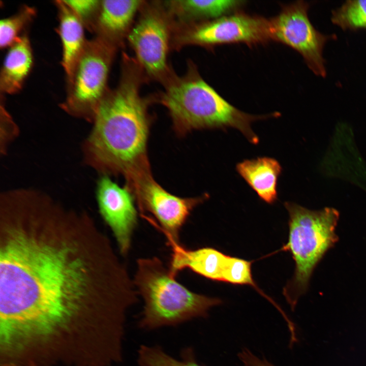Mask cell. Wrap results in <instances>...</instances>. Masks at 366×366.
Here are the masks:
<instances>
[{
    "instance_id": "17",
    "label": "cell",
    "mask_w": 366,
    "mask_h": 366,
    "mask_svg": "<svg viewBox=\"0 0 366 366\" xmlns=\"http://www.w3.org/2000/svg\"><path fill=\"white\" fill-rule=\"evenodd\" d=\"M245 1L237 0H178L165 2L170 13L182 21L215 19L235 13Z\"/></svg>"
},
{
    "instance_id": "12",
    "label": "cell",
    "mask_w": 366,
    "mask_h": 366,
    "mask_svg": "<svg viewBox=\"0 0 366 366\" xmlns=\"http://www.w3.org/2000/svg\"><path fill=\"white\" fill-rule=\"evenodd\" d=\"M172 254L169 270L174 277L188 269L209 280L222 282V272L227 255L210 247L195 250L185 248L179 242L167 239Z\"/></svg>"
},
{
    "instance_id": "13",
    "label": "cell",
    "mask_w": 366,
    "mask_h": 366,
    "mask_svg": "<svg viewBox=\"0 0 366 366\" xmlns=\"http://www.w3.org/2000/svg\"><path fill=\"white\" fill-rule=\"evenodd\" d=\"M142 3L136 0L101 1L93 33L118 46Z\"/></svg>"
},
{
    "instance_id": "16",
    "label": "cell",
    "mask_w": 366,
    "mask_h": 366,
    "mask_svg": "<svg viewBox=\"0 0 366 366\" xmlns=\"http://www.w3.org/2000/svg\"><path fill=\"white\" fill-rule=\"evenodd\" d=\"M57 8L63 54L62 65L66 78L69 77L81 55L87 40L84 25L64 0L54 1Z\"/></svg>"
},
{
    "instance_id": "9",
    "label": "cell",
    "mask_w": 366,
    "mask_h": 366,
    "mask_svg": "<svg viewBox=\"0 0 366 366\" xmlns=\"http://www.w3.org/2000/svg\"><path fill=\"white\" fill-rule=\"evenodd\" d=\"M141 212L147 211L159 223L167 239L179 242V232L193 209L208 197L181 198L170 194L153 178L151 174L137 182L131 189Z\"/></svg>"
},
{
    "instance_id": "22",
    "label": "cell",
    "mask_w": 366,
    "mask_h": 366,
    "mask_svg": "<svg viewBox=\"0 0 366 366\" xmlns=\"http://www.w3.org/2000/svg\"><path fill=\"white\" fill-rule=\"evenodd\" d=\"M64 1L80 20L85 28L93 33L100 10L101 1Z\"/></svg>"
},
{
    "instance_id": "1",
    "label": "cell",
    "mask_w": 366,
    "mask_h": 366,
    "mask_svg": "<svg viewBox=\"0 0 366 366\" xmlns=\"http://www.w3.org/2000/svg\"><path fill=\"white\" fill-rule=\"evenodd\" d=\"M0 209L1 348L45 366L78 365L113 349L138 292L92 216L40 191Z\"/></svg>"
},
{
    "instance_id": "20",
    "label": "cell",
    "mask_w": 366,
    "mask_h": 366,
    "mask_svg": "<svg viewBox=\"0 0 366 366\" xmlns=\"http://www.w3.org/2000/svg\"><path fill=\"white\" fill-rule=\"evenodd\" d=\"M332 23L344 30L366 29V0H349L332 12Z\"/></svg>"
},
{
    "instance_id": "11",
    "label": "cell",
    "mask_w": 366,
    "mask_h": 366,
    "mask_svg": "<svg viewBox=\"0 0 366 366\" xmlns=\"http://www.w3.org/2000/svg\"><path fill=\"white\" fill-rule=\"evenodd\" d=\"M96 197L102 218L113 233L120 253L126 255L138 224L133 193L127 186L121 187L109 176L102 175L97 182Z\"/></svg>"
},
{
    "instance_id": "15",
    "label": "cell",
    "mask_w": 366,
    "mask_h": 366,
    "mask_svg": "<svg viewBox=\"0 0 366 366\" xmlns=\"http://www.w3.org/2000/svg\"><path fill=\"white\" fill-rule=\"evenodd\" d=\"M0 73L1 94L21 89L33 65V54L27 33L9 47Z\"/></svg>"
},
{
    "instance_id": "19",
    "label": "cell",
    "mask_w": 366,
    "mask_h": 366,
    "mask_svg": "<svg viewBox=\"0 0 366 366\" xmlns=\"http://www.w3.org/2000/svg\"><path fill=\"white\" fill-rule=\"evenodd\" d=\"M36 15V9L28 5L22 6L12 16L0 21V46L2 49L10 47L24 34Z\"/></svg>"
},
{
    "instance_id": "6",
    "label": "cell",
    "mask_w": 366,
    "mask_h": 366,
    "mask_svg": "<svg viewBox=\"0 0 366 366\" xmlns=\"http://www.w3.org/2000/svg\"><path fill=\"white\" fill-rule=\"evenodd\" d=\"M116 45L96 36L87 40L70 76L61 108L68 114L93 123L108 90L107 80Z\"/></svg>"
},
{
    "instance_id": "10",
    "label": "cell",
    "mask_w": 366,
    "mask_h": 366,
    "mask_svg": "<svg viewBox=\"0 0 366 366\" xmlns=\"http://www.w3.org/2000/svg\"><path fill=\"white\" fill-rule=\"evenodd\" d=\"M128 37L141 68L154 77L165 75L169 25L164 13L155 8L145 10Z\"/></svg>"
},
{
    "instance_id": "2",
    "label": "cell",
    "mask_w": 366,
    "mask_h": 366,
    "mask_svg": "<svg viewBox=\"0 0 366 366\" xmlns=\"http://www.w3.org/2000/svg\"><path fill=\"white\" fill-rule=\"evenodd\" d=\"M124 65L120 80L101 102L82 146L85 164L103 175H123L130 186L149 174V118L136 65Z\"/></svg>"
},
{
    "instance_id": "7",
    "label": "cell",
    "mask_w": 366,
    "mask_h": 366,
    "mask_svg": "<svg viewBox=\"0 0 366 366\" xmlns=\"http://www.w3.org/2000/svg\"><path fill=\"white\" fill-rule=\"evenodd\" d=\"M309 8L303 1L284 6L278 15L270 19L272 40L295 50L315 74L324 77V47L336 36L323 34L314 27L308 16Z\"/></svg>"
},
{
    "instance_id": "8",
    "label": "cell",
    "mask_w": 366,
    "mask_h": 366,
    "mask_svg": "<svg viewBox=\"0 0 366 366\" xmlns=\"http://www.w3.org/2000/svg\"><path fill=\"white\" fill-rule=\"evenodd\" d=\"M270 40V19L237 12L192 24L177 39L179 45L207 47L236 43L253 45Z\"/></svg>"
},
{
    "instance_id": "4",
    "label": "cell",
    "mask_w": 366,
    "mask_h": 366,
    "mask_svg": "<svg viewBox=\"0 0 366 366\" xmlns=\"http://www.w3.org/2000/svg\"><path fill=\"white\" fill-rule=\"evenodd\" d=\"M133 282L144 301L138 322L142 329L175 326L207 317L212 307L222 302L218 298L195 293L178 283L156 257L137 260Z\"/></svg>"
},
{
    "instance_id": "3",
    "label": "cell",
    "mask_w": 366,
    "mask_h": 366,
    "mask_svg": "<svg viewBox=\"0 0 366 366\" xmlns=\"http://www.w3.org/2000/svg\"><path fill=\"white\" fill-rule=\"evenodd\" d=\"M159 101L168 110L174 129L180 135L193 130L230 127L239 130L254 144L259 139L251 124L280 115L277 112L252 115L238 109L193 69L183 77L172 79L160 95Z\"/></svg>"
},
{
    "instance_id": "23",
    "label": "cell",
    "mask_w": 366,
    "mask_h": 366,
    "mask_svg": "<svg viewBox=\"0 0 366 366\" xmlns=\"http://www.w3.org/2000/svg\"><path fill=\"white\" fill-rule=\"evenodd\" d=\"M19 134V129L5 105L1 104V137L0 150L1 155H5L9 144Z\"/></svg>"
},
{
    "instance_id": "5",
    "label": "cell",
    "mask_w": 366,
    "mask_h": 366,
    "mask_svg": "<svg viewBox=\"0 0 366 366\" xmlns=\"http://www.w3.org/2000/svg\"><path fill=\"white\" fill-rule=\"evenodd\" d=\"M284 205L289 214V236L281 250L290 252L295 268L283 294L293 309L308 289L316 266L338 240L336 229L340 215L332 207L310 210L290 202Z\"/></svg>"
},
{
    "instance_id": "18",
    "label": "cell",
    "mask_w": 366,
    "mask_h": 366,
    "mask_svg": "<svg viewBox=\"0 0 366 366\" xmlns=\"http://www.w3.org/2000/svg\"><path fill=\"white\" fill-rule=\"evenodd\" d=\"M137 362L139 366H203L197 361L191 347L184 349L178 359L159 346L142 345L138 350Z\"/></svg>"
},
{
    "instance_id": "21",
    "label": "cell",
    "mask_w": 366,
    "mask_h": 366,
    "mask_svg": "<svg viewBox=\"0 0 366 366\" xmlns=\"http://www.w3.org/2000/svg\"><path fill=\"white\" fill-rule=\"evenodd\" d=\"M252 261L227 255L222 282L237 285H250L265 296L254 281L251 271Z\"/></svg>"
},
{
    "instance_id": "24",
    "label": "cell",
    "mask_w": 366,
    "mask_h": 366,
    "mask_svg": "<svg viewBox=\"0 0 366 366\" xmlns=\"http://www.w3.org/2000/svg\"><path fill=\"white\" fill-rule=\"evenodd\" d=\"M245 366H274L265 359H260L252 352L246 354L242 360Z\"/></svg>"
},
{
    "instance_id": "14",
    "label": "cell",
    "mask_w": 366,
    "mask_h": 366,
    "mask_svg": "<svg viewBox=\"0 0 366 366\" xmlns=\"http://www.w3.org/2000/svg\"><path fill=\"white\" fill-rule=\"evenodd\" d=\"M236 169L261 200L268 204L277 200L282 169L277 160L266 157L245 160L236 165Z\"/></svg>"
}]
</instances>
